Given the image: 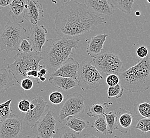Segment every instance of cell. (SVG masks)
Listing matches in <instances>:
<instances>
[{
	"mask_svg": "<svg viewBox=\"0 0 150 138\" xmlns=\"http://www.w3.org/2000/svg\"><path fill=\"white\" fill-rule=\"evenodd\" d=\"M135 129L139 130L142 132H150V118H143L137 121L135 126Z\"/></svg>",
	"mask_w": 150,
	"mask_h": 138,
	"instance_id": "f546056e",
	"label": "cell"
},
{
	"mask_svg": "<svg viewBox=\"0 0 150 138\" xmlns=\"http://www.w3.org/2000/svg\"><path fill=\"white\" fill-rule=\"evenodd\" d=\"M91 127L95 129L98 132L101 133L104 135L109 134V130L104 115L98 117L93 123Z\"/></svg>",
	"mask_w": 150,
	"mask_h": 138,
	"instance_id": "484cf974",
	"label": "cell"
},
{
	"mask_svg": "<svg viewBox=\"0 0 150 138\" xmlns=\"http://www.w3.org/2000/svg\"><path fill=\"white\" fill-rule=\"evenodd\" d=\"M135 15H137V16H139L140 15H141V12L139 11H137L135 13Z\"/></svg>",
	"mask_w": 150,
	"mask_h": 138,
	"instance_id": "ab89813d",
	"label": "cell"
},
{
	"mask_svg": "<svg viewBox=\"0 0 150 138\" xmlns=\"http://www.w3.org/2000/svg\"><path fill=\"white\" fill-rule=\"evenodd\" d=\"M92 61H83L79 64L77 75L78 86L83 90L98 88L103 80L100 71L93 65Z\"/></svg>",
	"mask_w": 150,
	"mask_h": 138,
	"instance_id": "8992f818",
	"label": "cell"
},
{
	"mask_svg": "<svg viewBox=\"0 0 150 138\" xmlns=\"http://www.w3.org/2000/svg\"><path fill=\"white\" fill-rule=\"evenodd\" d=\"M26 28L13 20H10L0 32V49L1 51H18L20 43L25 38Z\"/></svg>",
	"mask_w": 150,
	"mask_h": 138,
	"instance_id": "5b68a950",
	"label": "cell"
},
{
	"mask_svg": "<svg viewBox=\"0 0 150 138\" xmlns=\"http://www.w3.org/2000/svg\"><path fill=\"white\" fill-rule=\"evenodd\" d=\"M28 0H13L9 6V13L11 20L18 23H22L24 22L23 15L26 9V6Z\"/></svg>",
	"mask_w": 150,
	"mask_h": 138,
	"instance_id": "ac0fdd59",
	"label": "cell"
},
{
	"mask_svg": "<svg viewBox=\"0 0 150 138\" xmlns=\"http://www.w3.org/2000/svg\"><path fill=\"white\" fill-rule=\"evenodd\" d=\"M49 99L53 105H59L63 102L64 96L59 92H54L49 95Z\"/></svg>",
	"mask_w": 150,
	"mask_h": 138,
	"instance_id": "4dcf8cb0",
	"label": "cell"
},
{
	"mask_svg": "<svg viewBox=\"0 0 150 138\" xmlns=\"http://www.w3.org/2000/svg\"><path fill=\"white\" fill-rule=\"evenodd\" d=\"M23 129V122L17 115L12 114L10 117L0 121V138H16Z\"/></svg>",
	"mask_w": 150,
	"mask_h": 138,
	"instance_id": "8fae6325",
	"label": "cell"
},
{
	"mask_svg": "<svg viewBox=\"0 0 150 138\" xmlns=\"http://www.w3.org/2000/svg\"><path fill=\"white\" fill-rule=\"evenodd\" d=\"M79 42L78 38L65 37L46 39L40 53L50 75L68 60L72 54V49H79Z\"/></svg>",
	"mask_w": 150,
	"mask_h": 138,
	"instance_id": "7a4b0ae2",
	"label": "cell"
},
{
	"mask_svg": "<svg viewBox=\"0 0 150 138\" xmlns=\"http://www.w3.org/2000/svg\"><path fill=\"white\" fill-rule=\"evenodd\" d=\"M105 82L109 86H113L120 83V79L118 75L115 74H110L108 75Z\"/></svg>",
	"mask_w": 150,
	"mask_h": 138,
	"instance_id": "d6a6232c",
	"label": "cell"
},
{
	"mask_svg": "<svg viewBox=\"0 0 150 138\" xmlns=\"http://www.w3.org/2000/svg\"><path fill=\"white\" fill-rule=\"evenodd\" d=\"M47 33V30L44 25H35L32 26L27 38L32 45L33 51L41 52L46 42Z\"/></svg>",
	"mask_w": 150,
	"mask_h": 138,
	"instance_id": "7c38bea8",
	"label": "cell"
},
{
	"mask_svg": "<svg viewBox=\"0 0 150 138\" xmlns=\"http://www.w3.org/2000/svg\"><path fill=\"white\" fill-rule=\"evenodd\" d=\"M15 62L8 64L7 70L11 73L17 83L20 84L21 81L27 78L28 73L34 70L39 71L43 65L40 63L43 60L40 52H32L18 53L14 56Z\"/></svg>",
	"mask_w": 150,
	"mask_h": 138,
	"instance_id": "277c9868",
	"label": "cell"
},
{
	"mask_svg": "<svg viewBox=\"0 0 150 138\" xmlns=\"http://www.w3.org/2000/svg\"><path fill=\"white\" fill-rule=\"evenodd\" d=\"M147 1V2L149 3H150V0H146Z\"/></svg>",
	"mask_w": 150,
	"mask_h": 138,
	"instance_id": "b9f144b4",
	"label": "cell"
},
{
	"mask_svg": "<svg viewBox=\"0 0 150 138\" xmlns=\"http://www.w3.org/2000/svg\"><path fill=\"white\" fill-rule=\"evenodd\" d=\"M18 51L21 52L22 53H28V52L33 51L32 45L30 43L28 39H27V38H25L21 41L18 47Z\"/></svg>",
	"mask_w": 150,
	"mask_h": 138,
	"instance_id": "1f68e13d",
	"label": "cell"
},
{
	"mask_svg": "<svg viewBox=\"0 0 150 138\" xmlns=\"http://www.w3.org/2000/svg\"><path fill=\"white\" fill-rule=\"evenodd\" d=\"M49 81L52 86L65 92L78 86L77 80L71 78L50 76Z\"/></svg>",
	"mask_w": 150,
	"mask_h": 138,
	"instance_id": "d6986e66",
	"label": "cell"
},
{
	"mask_svg": "<svg viewBox=\"0 0 150 138\" xmlns=\"http://www.w3.org/2000/svg\"><path fill=\"white\" fill-rule=\"evenodd\" d=\"M108 36L107 34H99L91 38L90 40H86L87 54L93 58L100 54L103 50L104 44Z\"/></svg>",
	"mask_w": 150,
	"mask_h": 138,
	"instance_id": "2e32d148",
	"label": "cell"
},
{
	"mask_svg": "<svg viewBox=\"0 0 150 138\" xmlns=\"http://www.w3.org/2000/svg\"><path fill=\"white\" fill-rule=\"evenodd\" d=\"M57 121L54 113L49 109L45 114L33 127V132L40 138H53L57 129Z\"/></svg>",
	"mask_w": 150,
	"mask_h": 138,
	"instance_id": "30bf717a",
	"label": "cell"
},
{
	"mask_svg": "<svg viewBox=\"0 0 150 138\" xmlns=\"http://www.w3.org/2000/svg\"><path fill=\"white\" fill-rule=\"evenodd\" d=\"M70 1H72V0H63V3H67L68 2H69Z\"/></svg>",
	"mask_w": 150,
	"mask_h": 138,
	"instance_id": "60d3db41",
	"label": "cell"
},
{
	"mask_svg": "<svg viewBox=\"0 0 150 138\" xmlns=\"http://www.w3.org/2000/svg\"><path fill=\"white\" fill-rule=\"evenodd\" d=\"M44 17V11L42 4L38 0H28L23 19L35 25Z\"/></svg>",
	"mask_w": 150,
	"mask_h": 138,
	"instance_id": "4fadbf2b",
	"label": "cell"
},
{
	"mask_svg": "<svg viewBox=\"0 0 150 138\" xmlns=\"http://www.w3.org/2000/svg\"><path fill=\"white\" fill-rule=\"evenodd\" d=\"M93 62L100 72L107 75H119L123 69V62L118 55L112 52H101L93 58Z\"/></svg>",
	"mask_w": 150,
	"mask_h": 138,
	"instance_id": "52a82bcc",
	"label": "cell"
},
{
	"mask_svg": "<svg viewBox=\"0 0 150 138\" xmlns=\"http://www.w3.org/2000/svg\"><path fill=\"white\" fill-rule=\"evenodd\" d=\"M109 108L108 103L102 104L100 103L93 104L91 106L86 115L90 118H98L101 115H104Z\"/></svg>",
	"mask_w": 150,
	"mask_h": 138,
	"instance_id": "cb8c5ba5",
	"label": "cell"
},
{
	"mask_svg": "<svg viewBox=\"0 0 150 138\" xmlns=\"http://www.w3.org/2000/svg\"><path fill=\"white\" fill-rule=\"evenodd\" d=\"M30 101L28 100L23 99L19 101L18 104V108L20 112L23 113L27 112L30 108Z\"/></svg>",
	"mask_w": 150,
	"mask_h": 138,
	"instance_id": "e575fe53",
	"label": "cell"
},
{
	"mask_svg": "<svg viewBox=\"0 0 150 138\" xmlns=\"http://www.w3.org/2000/svg\"><path fill=\"white\" fill-rule=\"evenodd\" d=\"M13 0H0V10L10 5Z\"/></svg>",
	"mask_w": 150,
	"mask_h": 138,
	"instance_id": "8d00e7d4",
	"label": "cell"
},
{
	"mask_svg": "<svg viewBox=\"0 0 150 138\" xmlns=\"http://www.w3.org/2000/svg\"><path fill=\"white\" fill-rule=\"evenodd\" d=\"M66 120V125L77 132H81L90 125V122L75 116H68Z\"/></svg>",
	"mask_w": 150,
	"mask_h": 138,
	"instance_id": "ffe728a7",
	"label": "cell"
},
{
	"mask_svg": "<svg viewBox=\"0 0 150 138\" xmlns=\"http://www.w3.org/2000/svg\"><path fill=\"white\" fill-rule=\"evenodd\" d=\"M135 111L142 118H150V102L136 105Z\"/></svg>",
	"mask_w": 150,
	"mask_h": 138,
	"instance_id": "f1b7e54d",
	"label": "cell"
},
{
	"mask_svg": "<svg viewBox=\"0 0 150 138\" xmlns=\"http://www.w3.org/2000/svg\"><path fill=\"white\" fill-rule=\"evenodd\" d=\"M85 98L80 93L68 95L59 110L58 122L62 123L68 116L83 114L85 109Z\"/></svg>",
	"mask_w": 150,
	"mask_h": 138,
	"instance_id": "ba28073f",
	"label": "cell"
},
{
	"mask_svg": "<svg viewBox=\"0 0 150 138\" xmlns=\"http://www.w3.org/2000/svg\"><path fill=\"white\" fill-rule=\"evenodd\" d=\"M85 4L93 13L98 16L111 15L115 12V8L108 0H85Z\"/></svg>",
	"mask_w": 150,
	"mask_h": 138,
	"instance_id": "5bb4252c",
	"label": "cell"
},
{
	"mask_svg": "<svg viewBox=\"0 0 150 138\" xmlns=\"http://www.w3.org/2000/svg\"><path fill=\"white\" fill-rule=\"evenodd\" d=\"M9 73L7 69H0V94L6 92L15 85V81L10 77Z\"/></svg>",
	"mask_w": 150,
	"mask_h": 138,
	"instance_id": "7402d4cb",
	"label": "cell"
},
{
	"mask_svg": "<svg viewBox=\"0 0 150 138\" xmlns=\"http://www.w3.org/2000/svg\"><path fill=\"white\" fill-rule=\"evenodd\" d=\"M124 87L120 83L113 86H109L108 89V98L115 97L116 98H121L124 92Z\"/></svg>",
	"mask_w": 150,
	"mask_h": 138,
	"instance_id": "4316f807",
	"label": "cell"
},
{
	"mask_svg": "<svg viewBox=\"0 0 150 138\" xmlns=\"http://www.w3.org/2000/svg\"><path fill=\"white\" fill-rule=\"evenodd\" d=\"M46 77H45L44 76H40V77L39 78V80L42 81V82H44L46 81Z\"/></svg>",
	"mask_w": 150,
	"mask_h": 138,
	"instance_id": "f35d334b",
	"label": "cell"
},
{
	"mask_svg": "<svg viewBox=\"0 0 150 138\" xmlns=\"http://www.w3.org/2000/svg\"><path fill=\"white\" fill-rule=\"evenodd\" d=\"M149 53V51L145 46H140L136 50V54L140 58H146Z\"/></svg>",
	"mask_w": 150,
	"mask_h": 138,
	"instance_id": "d590c367",
	"label": "cell"
},
{
	"mask_svg": "<svg viewBox=\"0 0 150 138\" xmlns=\"http://www.w3.org/2000/svg\"><path fill=\"white\" fill-rule=\"evenodd\" d=\"M11 102L12 99H10L3 103L0 104V121L9 118L13 114L10 107Z\"/></svg>",
	"mask_w": 150,
	"mask_h": 138,
	"instance_id": "83f0119b",
	"label": "cell"
},
{
	"mask_svg": "<svg viewBox=\"0 0 150 138\" xmlns=\"http://www.w3.org/2000/svg\"><path fill=\"white\" fill-rule=\"evenodd\" d=\"M20 86L25 91H29L33 88L34 86V82L32 79L25 78L21 81Z\"/></svg>",
	"mask_w": 150,
	"mask_h": 138,
	"instance_id": "836d02e7",
	"label": "cell"
},
{
	"mask_svg": "<svg viewBox=\"0 0 150 138\" xmlns=\"http://www.w3.org/2000/svg\"><path fill=\"white\" fill-rule=\"evenodd\" d=\"M30 101V108L26 113L23 120L28 126L33 128L48 111L50 106L44 98L40 96L32 98Z\"/></svg>",
	"mask_w": 150,
	"mask_h": 138,
	"instance_id": "9c48e42d",
	"label": "cell"
},
{
	"mask_svg": "<svg viewBox=\"0 0 150 138\" xmlns=\"http://www.w3.org/2000/svg\"><path fill=\"white\" fill-rule=\"evenodd\" d=\"M117 114V130L122 134H125L130 130L132 125L134 116L132 113L124 108H120Z\"/></svg>",
	"mask_w": 150,
	"mask_h": 138,
	"instance_id": "e0dca14e",
	"label": "cell"
},
{
	"mask_svg": "<svg viewBox=\"0 0 150 138\" xmlns=\"http://www.w3.org/2000/svg\"><path fill=\"white\" fill-rule=\"evenodd\" d=\"M47 72H48L47 69L45 67V66H43L38 71V77L40 78V76H44V75H45L47 74Z\"/></svg>",
	"mask_w": 150,
	"mask_h": 138,
	"instance_id": "74e56055",
	"label": "cell"
},
{
	"mask_svg": "<svg viewBox=\"0 0 150 138\" xmlns=\"http://www.w3.org/2000/svg\"><path fill=\"white\" fill-rule=\"evenodd\" d=\"M118 75L120 83L128 91L133 93L146 91L150 87V57L142 58Z\"/></svg>",
	"mask_w": 150,
	"mask_h": 138,
	"instance_id": "3957f363",
	"label": "cell"
},
{
	"mask_svg": "<svg viewBox=\"0 0 150 138\" xmlns=\"http://www.w3.org/2000/svg\"><path fill=\"white\" fill-rule=\"evenodd\" d=\"M106 23L104 18L95 15L85 4L76 0L64 3L54 17L55 31L60 37L81 36Z\"/></svg>",
	"mask_w": 150,
	"mask_h": 138,
	"instance_id": "6da1fadb",
	"label": "cell"
},
{
	"mask_svg": "<svg viewBox=\"0 0 150 138\" xmlns=\"http://www.w3.org/2000/svg\"><path fill=\"white\" fill-rule=\"evenodd\" d=\"M81 137L89 138L96 137V136L93 135H88V134H84L83 135H81V133L76 132L69 127L65 125L57 129V132L53 138H77Z\"/></svg>",
	"mask_w": 150,
	"mask_h": 138,
	"instance_id": "44dd1931",
	"label": "cell"
},
{
	"mask_svg": "<svg viewBox=\"0 0 150 138\" xmlns=\"http://www.w3.org/2000/svg\"><path fill=\"white\" fill-rule=\"evenodd\" d=\"M79 63L72 58H69L68 60L61 65L55 72L50 75V76H58L68 77L77 80L78 69Z\"/></svg>",
	"mask_w": 150,
	"mask_h": 138,
	"instance_id": "9a60e30c",
	"label": "cell"
},
{
	"mask_svg": "<svg viewBox=\"0 0 150 138\" xmlns=\"http://www.w3.org/2000/svg\"><path fill=\"white\" fill-rule=\"evenodd\" d=\"M135 1V0H108L109 3L115 8H118L128 15L131 14Z\"/></svg>",
	"mask_w": 150,
	"mask_h": 138,
	"instance_id": "603a6c76",
	"label": "cell"
},
{
	"mask_svg": "<svg viewBox=\"0 0 150 138\" xmlns=\"http://www.w3.org/2000/svg\"><path fill=\"white\" fill-rule=\"evenodd\" d=\"M104 116L109 130V134L111 135L115 130H117L118 120L117 112L111 111L108 113H105Z\"/></svg>",
	"mask_w": 150,
	"mask_h": 138,
	"instance_id": "d4e9b609",
	"label": "cell"
}]
</instances>
